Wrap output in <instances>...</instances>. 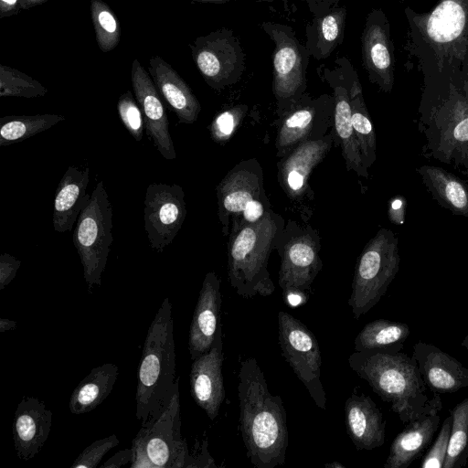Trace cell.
Listing matches in <instances>:
<instances>
[{"label": "cell", "mask_w": 468, "mask_h": 468, "mask_svg": "<svg viewBox=\"0 0 468 468\" xmlns=\"http://www.w3.org/2000/svg\"><path fill=\"white\" fill-rule=\"evenodd\" d=\"M238 379L239 430L247 456L257 468L282 465L289 431L282 398L270 392L254 357L240 362Z\"/></svg>", "instance_id": "cell-1"}, {"label": "cell", "mask_w": 468, "mask_h": 468, "mask_svg": "<svg viewBox=\"0 0 468 468\" xmlns=\"http://www.w3.org/2000/svg\"><path fill=\"white\" fill-rule=\"evenodd\" d=\"M351 369L390 405L403 424L434 409H442L440 394L431 398L415 359L405 353L355 351L348 358Z\"/></svg>", "instance_id": "cell-2"}, {"label": "cell", "mask_w": 468, "mask_h": 468, "mask_svg": "<svg viewBox=\"0 0 468 468\" xmlns=\"http://www.w3.org/2000/svg\"><path fill=\"white\" fill-rule=\"evenodd\" d=\"M178 380L172 304L165 297L148 328L138 367L136 419L141 426L148 427L159 418Z\"/></svg>", "instance_id": "cell-3"}, {"label": "cell", "mask_w": 468, "mask_h": 468, "mask_svg": "<svg viewBox=\"0 0 468 468\" xmlns=\"http://www.w3.org/2000/svg\"><path fill=\"white\" fill-rule=\"evenodd\" d=\"M285 223L270 209L260 221L232 225L228 242V277L242 298L267 297L275 291L268 271L270 254Z\"/></svg>", "instance_id": "cell-4"}, {"label": "cell", "mask_w": 468, "mask_h": 468, "mask_svg": "<svg viewBox=\"0 0 468 468\" xmlns=\"http://www.w3.org/2000/svg\"><path fill=\"white\" fill-rule=\"evenodd\" d=\"M399 267L398 239L391 230L381 229L365 246L355 269L347 303L356 320L385 295Z\"/></svg>", "instance_id": "cell-5"}, {"label": "cell", "mask_w": 468, "mask_h": 468, "mask_svg": "<svg viewBox=\"0 0 468 468\" xmlns=\"http://www.w3.org/2000/svg\"><path fill=\"white\" fill-rule=\"evenodd\" d=\"M73 244L90 291L101 286L112 243V207L103 181H99L73 229Z\"/></svg>", "instance_id": "cell-6"}, {"label": "cell", "mask_w": 468, "mask_h": 468, "mask_svg": "<svg viewBox=\"0 0 468 468\" xmlns=\"http://www.w3.org/2000/svg\"><path fill=\"white\" fill-rule=\"evenodd\" d=\"M131 468L197 467L181 435L178 386L163 413L150 426L138 431L132 442Z\"/></svg>", "instance_id": "cell-7"}, {"label": "cell", "mask_w": 468, "mask_h": 468, "mask_svg": "<svg viewBox=\"0 0 468 468\" xmlns=\"http://www.w3.org/2000/svg\"><path fill=\"white\" fill-rule=\"evenodd\" d=\"M261 28L274 43L272 91L281 116L305 93L306 69L311 55L292 27L265 21Z\"/></svg>", "instance_id": "cell-8"}, {"label": "cell", "mask_w": 468, "mask_h": 468, "mask_svg": "<svg viewBox=\"0 0 468 468\" xmlns=\"http://www.w3.org/2000/svg\"><path fill=\"white\" fill-rule=\"evenodd\" d=\"M275 249L282 259L278 282L285 298L303 297L322 268L318 232L292 221L281 232Z\"/></svg>", "instance_id": "cell-9"}, {"label": "cell", "mask_w": 468, "mask_h": 468, "mask_svg": "<svg viewBox=\"0 0 468 468\" xmlns=\"http://www.w3.org/2000/svg\"><path fill=\"white\" fill-rule=\"evenodd\" d=\"M278 334L284 359L315 405L325 410L326 396L321 382V351L315 335L299 319L284 311L278 313Z\"/></svg>", "instance_id": "cell-10"}, {"label": "cell", "mask_w": 468, "mask_h": 468, "mask_svg": "<svg viewBox=\"0 0 468 468\" xmlns=\"http://www.w3.org/2000/svg\"><path fill=\"white\" fill-rule=\"evenodd\" d=\"M193 60L206 83L220 90L238 82L246 55L232 29L219 28L189 44Z\"/></svg>", "instance_id": "cell-11"}, {"label": "cell", "mask_w": 468, "mask_h": 468, "mask_svg": "<svg viewBox=\"0 0 468 468\" xmlns=\"http://www.w3.org/2000/svg\"><path fill=\"white\" fill-rule=\"evenodd\" d=\"M335 64L334 69H317V73L333 89L335 128L340 140L346 169L367 178V169L363 165L352 124L351 87L357 74L346 58H336Z\"/></svg>", "instance_id": "cell-12"}, {"label": "cell", "mask_w": 468, "mask_h": 468, "mask_svg": "<svg viewBox=\"0 0 468 468\" xmlns=\"http://www.w3.org/2000/svg\"><path fill=\"white\" fill-rule=\"evenodd\" d=\"M144 229L153 250L163 252L181 229L186 216L185 192L179 185L152 183L144 197Z\"/></svg>", "instance_id": "cell-13"}, {"label": "cell", "mask_w": 468, "mask_h": 468, "mask_svg": "<svg viewBox=\"0 0 468 468\" xmlns=\"http://www.w3.org/2000/svg\"><path fill=\"white\" fill-rule=\"evenodd\" d=\"M218 215L224 236L230 232L231 220L256 198H266L263 174L255 158L237 164L217 186Z\"/></svg>", "instance_id": "cell-14"}, {"label": "cell", "mask_w": 468, "mask_h": 468, "mask_svg": "<svg viewBox=\"0 0 468 468\" xmlns=\"http://www.w3.org/2000/svg\"><path fill=\"white\" fill-rule=\"evenodd\" d=\"M131 80L135 99L143 112L146 134L165 159H176L165 109L150 74L137 58L132 63Z\"/></svg>", "instance_id": "cell-15"}, {"label": "cell", "mask_w": 468, "mask_h": 468, "mask_svg": "<svg viewBox=\"0 0 468 468\" xmlns=\"http://www.w3.org/2000/svg\"><path fill=\"white\" fill-rule=\"evenodd\" d=\"M222 337L221 325L210 350L193 360L189 376L191 396L211 420L218 417L225 399Z\"/></svg>", "instance_id": "cell-16"}, {"label": "cell", "mask_w": 468, "mask_h": 468, "mask_svg": "<svg viewBox=\"0 0 468 468\" xmlns=\"http://www.w3.org/2000/svg\"><path fill=\"white\" fill-rule=\"evenodd\" d=\"M333 110V96L312 98L304 93L281 115L283 119L276 138V155L282 158L303 141L318 137L313 133L318 128V118L329 116Z\"/></svg>", "instance_id": "cell-17"}, {"label": "cell", "mask_w": 468, "mask_h": 468, "mask_svg": "<svg viewBox=\"0 0 468 468\" xmlns=\"http://www.w3.org/2000/svg\"><path fill=\"white\" fill-rule=\"evenodd\" d=\"M220 308V281L215 271H208L202 282L189 328L188 351L192 360L210 350L221 326Z\"/></svg>", "instance_id": "cell-18"}, {"label": "cell", "mask_w": 468, "mask_h": 468, "mask_svg": "<svg viewBox=\"0 0 468 468\" xmlns=\"http://www.w3.org/2000/svg\"><path fill=\"white\" fill-rule=\"evenodd\" d=\"M411 356L433 394L453 393L468 387V369L434 345L418 341Z\"/></svg>", "instance_id": "cell-19"}, {"label": "cell", "mask_w": 468, "mask_h": 468, "mask_svg": "<svg viewBox=\"0 0 468 468\" xmlns=\"http://www.w3.org/2000/svg\"><path fill=\"white\" fill-rule=\"evenodd\" d=\"M52 411L44 401L25 396L14 414L12 432L15 450L22 461H28L43 448L52 427Z\"/></svg>", "instance_id": "cell-20"}, {"label": "cell", "mask_w": 468, "mask_h": 468, "mask_svg": "<svg viewBox=\"0 0 468 468\" xmlns=\"http://www.w3.org/2000/svg\"><path fill=\"white\" fill-rule=\"evenodd\" d=\"M332 142V133L308 139L282 157L278 165V178L291 199L297 200L305 195L310 175L328 153Z\"/></svg>", "instance_id": "cell-21"}, {"label": "cell", "mask_w": 468, "mask_h": 468, "mask_svg": "<svg viewBox=\"0 0 468 468\" xmlns=\"http://www.w3.org/2000/svg\"><path fill=\"white\" fill-rule=\"evenodd\" d=\"M345 421L346 432L357 450L371 451L384 444L386 421L370 397L352 394L345 403Z\"/></svg>", "instance_id": "cell-22"}, {"label": "cell", "mask_w": 468, "mask_h": 468, "mask_svg": "<svg viewBox=\"0 0 468 468\" xmlns=\"http://www.w3.org/2000/svg\"><path fill=\"white\" fill-rule=\"evenodd\" d=\"M149 74L180 123L192 124L198 117L201 105L188 84L163 58L149 59Z\"/></svg>", "instance_id": "cell-23"}, {"label": "cell", "mask_w": 468, "mask_h": 468, "mask_svg": "<svg viewBox=\"0 0 468 468\" xmlns=\"http://www.w3.org/2000/svg\"><path fill=\"white\" fill-rule=\"evenodd\" d=\"M90 182V168L69 165L56 189L52 222L55 231L64 233L75 227L79 215L89 203L86 193Z\"/></svg>", "instance_id": "cell-24"}, {"label": "cell", "mask_w": 468, "mask_h": 468, "mask_svg": "<svg viewBox=\"0 0 468 468\" xmlns=\"http://www.w3.org/2000/svg\"><path fill=\"white\" fill-rule=\"evenodd\" d=\"M441 410H431L406 424L393 440L384 468H407L424 452L439 428Z\"/></svg>", "instance_id": "cell-25"}, {"label": "cell", "mask_w": 468, "mask_h": 468, "mask_svg": "<svg viewBox=\"0 0 468 468\" xmlns=\"http://www.w3.org/2000/svg\"><path fill=\"white\" fill-rule=\"evenodd\" d=\"M363 63L371 81L384 90L391 87V55L384 19L378 11L367 16L361 37Z\"/></svg>", "instance_id": "cell-26"}, {"label": "cell", "mask_w": 468, "mask_h": 468, "mask_svg": "<svg viewBox=\"0 0 468 468\" xmlns=\"http://www.w3.org/2000/svg\"><path fill=\"white\" fill-rule=\"evenodd\" d=\"M347 9L333 5L320 15H314L305 27V47L316 60L327 58L342 43Z\"/></svg>", "instance_id": "cell-27"}, {"label": "cell", "mask_w": 468, "mask_h": 468, "mask_svg": "<svg viewBox=\"0 0 468 468\" xmlns=\"http://www.w3.org/2000/svg\"><path fill=\"white\" fill-rule=\"evenodd\" d=\"M119 375V367L112 363L93 367L78 384L69 399V410L80 415L101 404L112 392Z\"/></svg>", "instance_id": "cell-28"}, {"label": "cell", "mask_w": 468, "mask_h": 468, "mask_svg": "<svg viewBox=\"0 0 468 468\" xmlns=\"http://www.w3.org/2000/svg\"><path fill=\"white\" fill-rule=\"evenodd\" d=\"M410 334L405 323L378 319L367 323L355 338V351L397 354Z\"/></svg>", "instance_id": "cell-29"}, {"label": "cell", "mask_w": 468, "mask_h": 468, "mask_svg": "<svg viewBox=\"0 0 468 468\" xmlns=\"http://www.w3.org/2000/svg\"><path fill=\"white\" fill-rule=\"evenodd\" d=\"M418 171L439 202L454 214L468 216V188L460 179L435 166L424 165Z\"/></svg>", "instance_id": "cell-30"}, {"label": "cell", "mask_w": 468, "mask_h": 468, "mask_svg": "<svg viewBox=\"0 0 468 468\" xmlns=\"http://www.w3.org/2000/svg\"><path fill=\"white\" fill-rule=\"evenodd\" d=\"M351 111L352 124L359 145L362 162L367 169L376 160V134L357 77L351 87Z\"/></svg>", "instance_id": "cell-31"}, {"label": "cell", "mask_w": 468, "mask_h": 468, "mask_svg": "<svg viewBox=\"0 0 468 468\" xmlns=\"http://www.w3.org/2000/svg\"><path fill=\"white\" fill-rule=\"evenodd\" d=\"M65 121L59 114L6 116L0 119V146L26 140Z\"/></svg>", "instance_id": "cell-32"}, {"label": "cell", "mask_w": 468, "mask_h": 468, "mask_svg": "<svg viewBox=\"0 0 468 468\" xmlns=\"http://www.w3.org/2000/svg\"><path fill=\"white\" fill-rule=\"evenodd\" d=\"M465 25V13L457 2L442 1L431 13L427 23V33L435 42L455 39Z\"/></svg>", "instance_id": "cell-33"}, {"label": "cell", "mask_w": 468, "mask_h": 468, "mask_svg": "<svg viewBox=\"0 0 468 468\" xmlns=\"http://www.w3.org/2000/svg\"><path fill=\"white\" fill-rule=\"evenodd\" d=\"M452 430L443 468H458L468 460V398L450 411Z\"/></svg>", "instance_id": "cell-34"}, {"label": "cell", "mask_w": 468, "mask_h": 468, "mask_svg": "<svg viewBox=\"0 0 468 468\" xmlns=\"http://www.w3.org/2000/svg\"><path fill=\"white\" fill-rule=\"evenodd\" d=\"M90 13L100 49L102 52L112 51L118 46L121 37L118 18L102 0H90Z\"/></svg>", "instance_id": "cell-35"}, {"label": "cell", "mask_w": 468, "mask_h": 468, "mask_svg": "<svg viewBox=\"0 0 468 468\" xmlns=\"http://www.w3.org/2000/svg\"><path fill=\"white\" fill-rule=\"evenodd\" d=\"M47 93L48 90L39 81L16 69L0 65V97L32 99Z\"/></svg>", "instance_id": "cell-36"}, {"label": "cell", "mask_w": 468, "mask_h": 468, "mask_svg": "<svg viewBox=\"0 0 468 468\" xmlns=\"http://www.w3.org/2000/svg\"><path fill=\"white\" fill-rule=\"evenodd\" d=\"M118 115L129 133L140 142L145 128L143 112L130 90L122 94L117 102Z\"/></svg>", "instance_id": "cell-37"}, {"label": "cell", "mask_w": 468, "mask_h": 468, "mask_svg": "<svg viewBox=\"0 0 468 468\" xmlns=\"http://www.w3.org/2000/svg\"><path fill=\"white\" fill-rule=\"evenodd\" d=\"M247 110V105L240 104L219 112L209 126L211 138L217 143L229 140L246 115Z\"/></svg>", "instance_id": "cell-38"}, {"label": "cell", "mask_w": 468, "mask_h": 468, "mask_svg": "<svg viewBox=\"0 0 468 468\" xmlns=\"http://www.w3.org/2000/svg\"><path fill=\"white\" fill-rule=\"evenodd\" d=\"M118 444L116 434L97 440L79 454L70 468H96L104 455Z\"/></svg>", "instance_id": "cell-39"}, {"label": "cell", "mask_w": 468, "mask_h": 468, "mask_svg": "<svg viewBox=\"0 0 468 468\" xmlns=\"http://www.w3.org/2000/svg\"><path fill=\"white\" fill-rule=\"evenodd\" d=\"M452 420L451 414L444 420L437 439L420 463L421 468H443L451 435Z\"/></svg>", "instance_id": "cell-40"}, {"label": "cell", "mask_w": 468, "mask_h": 468, "mask_svg": "<svg viewBox=\"0 0 468 468\" xmlns=\"http://www.w3.org/2000/svg\"><path fill=\"white\" fill-rule=\"evenodd\" d=\"M268 198H256L250 201L243 211L231 220L232 225L252 224L260 221L270 210Z\"/></svg>", "instance_id": "cell-41"}, {"label": "cell", "mask_w": 468, "mask_h": 468, "mask_svg": "<svg viewBox=\"0 0 468 468\" xmlns=\"http://www.w3.org/2000/svg\"><path fill=\"white\" fill-rule=\"evenodd\" d=\"M22 261L9 253L0 255V290H4L16 277Z\"/></svg>", "instance_id": "cell-42"}, {"label": "cell", "mask_w": 468, "mask_h": 468, "mask_svg": "<svg viewBox=\"0 0 468 468\" xmlns=\"http://www.w3.org/2000/svg\"><path fill=\"white\" fill-rule=\"evenodd\" d=\"M133 451L132 448L121 450L101 465V468H119L133 462Z\"/></svg>", "instance_id": "cell-43"}, {"label": "cell", "mask_w": 468, "mask_h": 468, "mask_svg": "<svg viewBox=\"0 0 468 468\" xmlns=\"http://www.w3.org/2000/svg\"><path fill=\"white\" fill-rule=\"evenodd\" d=\"M307 3L309 10L312 14L320 15L335 5H337L340 0H300Z\"/></svg>", "instance_id": "cell-44"}, {"label": "cell", "mask_w": 468, "mask_h": 468, "mask_svg": "<svg viewBox=\"0 0 468 468\" xmlns=\"http://www.w3.org/2000/svg\"><path fill=\"white\" fill-rule=\"evenodd\" d=\"M20 0H0V17H5L17 13Z\"/></svg>", "instance_id": "cell-45"}, {"label": "cell", "mask_w": 468, "mask_h": 468, "mask_svg": "<svg viewBox=\"0 0 468 468\" xmlns=\"http://www.w3.org/2000/svg\"><path fill=\"white\" fill-rule=\"evenodd\" d=\"M453 137L460 142L468 141V118L463 119L455 126Z\"/></svg>", "instance_id": "cell-46"}, {"label": "cell", "mask_w": 468, "mask_h": 468, "mask_svg": "<svg viewBox=\"0 0 468 468\" xmlns=\"http://www.w3.org/2000/svg\"><path fill=\"white\" fill-rule=\"evenodd\" d=\"M403 201L401 199L396 198L390 203L389 215L390 218L398 222V211L402 213ZM403 214V213H402Z\"/></svg>", "instance_id": "cell-47"}, {"label": "cell", "mask_w": 468, "mask_h": 468, "mask_svg": "<svg viewBox=\"0 0 468 468\" xmlns=\"http://www.w3.org/2000/svg\"><path fill=\"white\" fill-rule=\"evenodd\" d=\"M16 327V322L7 318H0V333L14 330Z\"/></svg>", "instance_id": "cell-48"}, {"label": "cell", "mask_w": 468, "mask_h": 468, "mask_svg": "<svg viewBox=\"0 0 468 468\" xmlns=\"http://www.w3.org/2000/svg\"><path fill=\"white\" fill-rule=\"evenodd\" d=\"M48 0H20V8L22 9H29L36 5L44 4Z\"/></svg>", "instance_id": "cell-49"}, {"label": "cell", "mask_w": 468, "mask_h": 468, "mask_svg": "<svg viewBox=\"0 0 468 468\" xmlns=\"http://www.w3.org/2000/svg\"><path fill=\"white\" fill-rule=\"evenodd\" d=\"M190 1H196V2H202V3H225L229 1H234V0H190ZM256 2H272L274 0H253Z\"/></svg>", "instance_id": "cell-50"}, {"label": "cell", "mask_w": 468, "mask_h": 468, "mask_svg": "<svg viewBox=\"0 0 468 468\" xmlns=\"http://www.w3.org/2000/svg\"><path fill=\"white\" fill-rule=\"evenodd\" d=\"M324 466H325V467H333V468H334V467H337V468H340V467H341V468H344V467H345L343 464H341V463H337V462H335V463H326Z\"/></svg>", "instance_id": "cell-51"}, {"label": "cell", "mask_w": 468, "mask_h": 468, "mask_svg": "<svg viewBox=\"0 0 468 468\" xmlns=\"http://www.w3.org/2000/svg\"><path fill=\"white\" fill-rule=\"evenodd\" d=\"M461 346L468 350V335L462 341Z\"/></svg>", "instance_id": "cell-52"}]
</instances>
